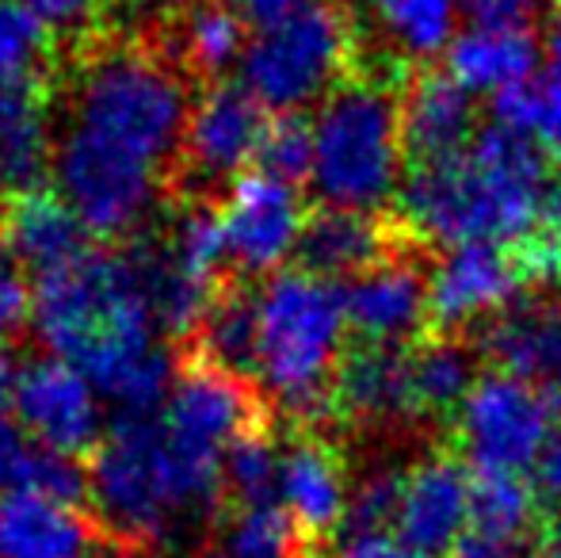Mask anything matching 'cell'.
Returning a JSON list of instances; mask_svg holds the SVG:
<instances>
[{
	"label": "cell",
	"mask_w": 561,
	"mask_h": 558,
	"mask_svg": "<svg viewBox=\"0 0 561 558\" xmlns=\"http://www.w3.org/2000/svg\"><path fill=\"white\" fill-rule=\"evenodd\" d=\"M478 138V100L455 77L421 73L401 96V141L409 161H439L462 153Z\"/></svg>",
	"instance_id": "cell-22"
},
{
	"label": "cell",
	"mask_w": 561,
	"mask_h": 558,
	"mask_svg": "<svg viewBox=\"0 0 561 558\" xmlns=\"http://www.w3.org/2000/svg\"><path fill=\"white\" fill-rule=\"evenodd\" d=\"M561 424V395L508 372L478 375L466 402L455 410V436L473 475L527 478Z\"/></svg>",
	"instance_id": "cell-9"
},
{
	"label": "cell",
	"mask_w": 561,
	"mask_h": 558,
	"mask_svg": "<svg viewBox=\"0 0 561 558\" xmlns=\"http://www.w3.org/2000/svg\"><path fill=\"white\" fill-rule=\"evenodd\" d=\"M336 558H432V555L401 544L393 532H375V536H340Z\"/></svg>",
	"instance_id": "cell-41"
},
{
	"label": "cell",
	"mask_w": 561,
	"mask_h": 558,
	"mask_svg": "<svg viewBox=\"0 0 561 558\" xmlns=\"http://www.w3.org/2000/svg\"><path fill=\"white\" fill-rule=\"evenodd\" d=\"M50 69L54 35L20 0H0V81L50 77Z\"/></svg>",
	"instance_id": "cell-33"
},
{
	"label": "cell",
	"mask_w": 561,
	"mask_h": 558,
	"mask_svg": "<svg viewBox=\"0 0 561 558\" xmlns=\"http://www.w3.org/2000/svg\"><path fill=\"white\" fill-rule=\"evenodd\" d=\"M478 383V360L462 341H428L413 349V395L421 418L455 413Z\"/></svg>",
	"instance_id": "cell-28"
},
{
	"label": "cell",
	"mask_w": 561,
	"mask_h": 558,
	"mask_svg": "<svg viewBox=\"0 0 561 558\" xmlns=\"http://www.w3.org/2000/svg\"><path fill=\"white\" fill-rule=\"evenodd\" d=\"M401 478L405 475H398V470H370L359 486H352L340 536H375V532H393V516H398V498H401Z\"/></svg>",
	"instance_id": "cell-36"
},
{
	"label": "cell",
	"mask_w": 561,
	"mask_h": 558,
	"mask_svg": "<svg viewBox=\"0 0 561 558\" xmlns=\"http://www.w3.org/2000/svg\"><path fill=\"white\" fill-rule=\"evenodd\" d=\"M489 104H493V127L535 141L542 153L561 157V8L542 43L539 69L527 81L496 92Z\"/></svg>",
	"instance_id": "cell-25"
},
{
	"label": "cell",
	"mask_w": 561,
	"mask_h": 558,
	"mask_svg": "<svg viewBox=\"0 0 561 558\" xmlns=\"http://www.w3.org/2000/svg\"><path fill=\"white\" fill-rule=\"evenodd\" d=\"M50 164V77L0 81V192L46 187Z\"/></svg>",
	"instance_id": "cell-21"
},
{
	"label": "cell",
	"mask_w": 561,
	"mask_h": 558,
	"mask_svg": "<svg viewBox=\"0 0 561 558\" xmlns=\"http://www.w3.org/2000/svg\"><path fill=\"white\" fill-rule=\"evenodd\" d=\"M531 490L539 498V505H547L550 513H561V424L550 432L547 447L539 452L531 467Z\"/></svg>",
	"instance_id": "cell-40"
},
{
	"label": "cell",
	"mask_w": 561,
	"mask_h": 558,
	"mask_svg": "<svg viewBox=\"0 0 561 558\" xmlns=\"http://www.w3.org/2000/svg\"><path fill=\"white\" fill-rule=\"evenodd\" d=\"M547 0H462L473 23H524Z\"/></svg>",
	"instance_id": "cell-43"
},
{
	"label": "cell",
	"mask_w": 561,
	"mask_h": 558,
	"mask_svg": "<svg viewBox=\"0 0 561 558\" xmlns=\"http://www.w3.org/2000/svg\"><path fill=\"white\" fill-rule=\"evenodd\" d=\"M12 493H35V498L58 501V505H69V509L92 505L89 459H73V455L50 452V447L31 440Z\"/></svg>",
	"instance_id": "cell-34"
},
{
	"label": "cell",
	"mask_w": 561,
	"mask_h": 558,
	"mask_svg": "<svg viewBox=\"0 0 561 558\" xmlns=\"http://www.w3.org/2000/svg\"><path fill=\"white\" fill-rule=\"evenodd\" d=\"M352 23L336 0H302L295 12L249 35L241 84L272 115L325 100L352 66Z\"/></svg>",
	"instance_id": "cell-8"
},
{
	"label": "cell",
	"mask_w": 561,
	"mask_h": 558,
	"mask_svg": "<svg viewBox=\"0 0 561 558\" xmlns=\"http://www.w3.org/2000/svg\"><path fill=\"white\" fill-rule=\"evenodd\" d=\"M347 333L359 344H398L413 341L428 314V276L405 257H386L375 269L359 272L344 287Z\"/></svg>",
	"instance_id": "cell-15"
},
{
	"label": "cell",
	"mask_w": 561,
	"mask_h": 558,
	"mask_svg": "<svg viewBox=\"0 0 561 558\" xmlns=\"http://www.w3.org/2000/svg\"><path fill=\"white\" fill-rule=\"evenodd\" d=\"M107 532L84 509L0 493V558H96Z\"/></svg>",
	"instance_id": "cell-20"
},
{
	"label": "cell",
	"mask_w": 561,
	"mask_h": 558,
	"mask_svg": "<svg viewBox=\"0 0 561 558\" xmlns=\"http://www.w3.org/2000/svg\"><path fill=\"white\" fill-rule=\"evenodd\" d=\"M256 172L290 187L306 184L313 172V119L302 112L272 115L256 149Z\"/></svg>",
	"instance_id": "cell-35"
},
{
	"label": "cell",
	"mask_w": 561,
	"mask_h": 558,
	"mask_svg": "<svg viewBox=\"0 0 561 558\" xmlns=\"http://www.w3.org/2000/svg\"><path fill=\"white\" fill-rule=\"evenodd\" d=\"M447 77L489 100L527 81L542 61V43L527 23H470L447 46Z\"/></svg>",
	"instance_id": "cell-23"
},
{
	"label": "cell",
	"mask_w": 561,
	"mask_h": 558,
	"mask_svg": "<svg viewBox=\"0 0 561 558\" xmlns=\"http://www.w3.org/2000/svg\"><path fill=\"white\" fill-rule=\"evenodd\" d=\"M192 104L180 61L149 46H112L89 58L69 107L58 161L118 180L164 184L180 161Z\"/></svg>",
	"instance_id": "cell-3"
},
{
	"label": "cell",
	"mask_w": 561,
	"mask_h": 558,
	"mask_svg": "<svg viewBox=\"0 0 561 558\" xmlns=\"http://www.w3.org/2000/svg\"><path fill=\"white\" fill-rule=\"evenodd\" d=\"M401 161V100L386 81L344 77L313 115V192L325 207L375 215L398 195Z\"/></svg>",
	"instance_id": "cell-5"
},
{
	"label": "cell",
	"mask_w": 561,
	"mask_h": 558,
	"mask_svg": "<svg viewBox=\"0 0 561 558\" xmlns=\"http://www.w3.org/2000/svg\"><path fill=\"white\" fill-rule=\"evenodd\" d=\"M54 38H84L92 23L104 15L107 0H20Z\"/></svg>",
	"instance_id": "cell-37"
},
{
	"label": "cell",
	"mask_w": 561,
	"mask_h": 558,
	"mask_svg": "<svg viewBox=\"0 0 561 558\" xmlns=\"http://www.w3.org/2000/svg\"><path fill=\"white\" fill-rule=\"evenodd\" d=\"M31 447V436L12 421H0V493L15 490V478H20L23 455Z\"/></svg>",
	"instance_id": "cell-42"
},
{
	"label": "cell",
	"mask_w": 561,
	"mask_h": 558,
	"mask_svg": "<svg viewBox=\"0 0 561 558\" xmlns=\"http://www.w3.org/2000/svg\"><path fill=\"white\" fill-rule=\"evenodd\" d=\"M0 241L35 280L66 269L96 246L77 210L50 187L0 195Z\"/></svg>",
	"instance_id": "cell-16"
},
{
	"label": "cell",
	"mask_w": 561,
	"mask_h": 558,
	"mask_svg": "<svg viewBox=\"0 0 561 558\" xmlns=\"http://www.w3.org/2000/svg\"><path fill=\"white\" fill-rule=\"evenodd\" d=\"M249 35L244 20L222 0H187L180 15V66L218 84L229 66H241Z\"/></svg>",
	"instance_id": "cell-27"
},
{
	"label": "cell",
	"mask_w": 561,
	"mask_h": 558,
	"mask_svg": "<svg viewBox=\"0 0 561 558\" xmlns=\"http://www.w3.org/2000/svg\"><path fill=\"white\" fill-rule=\"evenodd\" d=\"M267 119L272 112L241 81H218L203 92L199 104L192 107L176 161L195 195H207L210 187L222 184L229 187L244 172V164L256 161Z\"/></svg>",
	"instance_id": "cell-11"
},
{
	"label": "cell",
	"mask_w": 561,
	"mask_h": 558,
	"mask_svg": "<svg viewBox=\"0 0 561 558\" xmlns=\"http://www.w3.org/2000/svg\"><path fill=\"white\" fill-rule=\"evenodd\" d=\"M31 329L46 352L73 364L115 418L161 413L180 360L169 352L126 249L92 246L31 291Z\"/></svg>",
	"instance_id": "cell-1"
},
{
	"label": "cell",
	"mask_w": 561,
	"mask_h": 558,
	"mask_svg": "<svg viewBox=\"0 0 561 558\" xmlns=\"http://www.w3.org/2000/svg\"><path fill=\"white\" fill-rule=\"evenodd\" d=\"M226 558H298L302 536L283 513L279 501L272 505H233L226 516L222 536Z\"/></svg>",
	"instance_id": "cell-32"
},
{
	"label": "cell",
	"mask_w": 561,
	"mask_h": 558,
	"mask_svg": "<svg viewBox=\"0 0 561 558\" xmlns=\"http://www.w3.org/2000/svg\"><path fill=\"white\" fill-rule=\"evenodd\" d=\"M390 230L367 210L318 207L298 241V269L321 280H355L390 257Z\"/></svg>",
	"instance_id": "cell-24"
},
{
	"label": "cell",
	"mask_w": 561,
	"mask_h": 558,
	"mask_svg": "<svg viewBox=\"0 0 561 558\" xmlns=\"http://www.w3.org/2000/svg\"><path fill=\"white\" fill-rule=\"evenodd\" d=\"M92 509L107 536L130 547H149L169 536L184 516H195L180 482L176 459L153 418H112L104 440L89 455Z\"/></svg>",
	"instance_id": "cell-6"
},
{
	"label": "cell",
	"mask_w": 561,
	"mask_h": 558,
	"mask_svg": "<svg viewBox=\"0 0 561 558\" xmlns=\"http://www.w3.org/2000/svg\"><path fill=\"white\" fill-rule=\"evenodd\" d=\"M473 475L455 455H428L401 478L393 536L416 551L439 558L450 555L470 528Z\"/></svg>",
	"instance_id": "cell-14"
},
{
	"label": "cell",
	"mask_w": 561,
	"mask_h": 558,
	"mask_svg": "<svg viewBox=\"0 0 561 558\" xmlns=\"http://www.w3.org/2000/svg\"><path fill=\"white\" fill-rule=\"evenodd\" d=\"M333 413L363 424H405L421 418L413 395V349L355 344L336 367Z\"/></svg>",
	"instance_id": "cell-17"
},
{
	"label": "cell",
	"mask_w": 561,
	"mask_h": 558,
	"mask_svg": "<svg viewBox=\"0 0 561 558\" xmlns=\"http://www.w3.org/2000/svg\"><path fill=\"white\" fill-rule=\"evenodd\" d=\"M535 558H561V513H550L547 524L535 532Z\"/></svg>",
	"instance_id": "cell-45"
},
{
	"label": "cell",
	"mask_w": 561,
	"mask_h": 558,
	"mask_svg": "<svg viewBox=\"0 0 561 558\" xmlns=\"http://www.w3.org/2000/svg\"><path fill=\"white\" fill-rule=\"evenodd\" d=\"M347 314L333 280L287 269L256 291V390L295 421L333 413Z\"/></svg>",
	"instance_id": "cell-4"
},
{
	"label": "cell",
	"mask_w": 561,
	"mask_h": 558,
	"mask_svg": "<svg viewBox=\"0 0 561 558\" xmlns=\"http://www.w3.org/2000/svg\"><path fill=\"white\" fill-rule=\"evenodd\" d=\"M15 372H20V367L12 364V356H8V349H4V344H0V421H8V410H12Z\"/></svg>",
	"instance_id": "cell-46"
},
{
	"label": "cell",
	"mask_w": 561,
	"mask_h": 558,
	"mask_svg": "<svg viewBox=\"0 0 561 558\" xmlns=\"http://www.w3.org/2000/svg\"><path fill=\"white\" fill-rule=\"evenodd\" d=\"M31 283L8 246L0 241V341L31 326Z\"/></svg>",
	"instance_id": "cell-38"
},
{
	"label": "cell",
	"mask_w": 561,
	"mask_h": 558,
	"mask_svg": "<svg viewBox=\"0 0 561 558\" xmlns=\"http://www.w3.org/2000/svg\"><path fill=\"white\" fill-rule=\"evenodd\" d=\"M554 157L535 141L485 127L455 157L416 161L401 176L398 210L432 246H524L554 192Z\"/></svg>",
	"instance_id": "cell-2"
},
{
	"label": "cell",
	"mask_w": 561,
	"mask_h": 558,
	"mask_svg": "<svg viewBox=\"0 0 561 558\" xmlns=\"http://www.w3.org/2000/svg\"><path fill=\"white\" fill-rule=\"evenodd\" d=\"M279 463L283 447L272 436V421L249 429L226 452V501L233 505H272L279 501Z\"/></svg>",
	"instance_id": "cell-30"
},
{
	"label": "cell",
	"mask_w": 561,
	"mask_h": 558,
	"mask_svg": "<svg viewBox=\"0 0 561 558\" xmlns=\"http://www.w3.org/2000/svg\"><path fill=\"white\" fill-rule=\"evenodd\" d=\"M386 38L405 58H436L455 43L462 0H370Z\"/></svg>",
	"instance_id": "cell-29"
},
{
	"label": "cell",
	"mask_w": 561,
	"mask_h": 558,
	"mask_svg": "<svg viewBox=\"0 0 561 558\" xmlns=\"http://www.w3.org/2000/svg\"><path fill=\"white\" fill-rule=\"evenodd\" d=\"M12 413L35 444L73 459H89L107 429L96 387L58 356H35L15 372Z\"/></svg>",
	"instance_id": "cell-10"
},
{
	"label": "cell",
	"mask_w": 561,
	"mask_h": 558,
	"mask_svg": "<svg viewBox=\"0 0 561 558\" xmlns=\"http://www.w3.org/2000/svg\"><path fill=\"white\" fill-rule=\"evenodd\" d=\"M447 558H535V536H496V532L466 528Z\"/></svg>",
	"instance_id": "cell-39"
},
{
	"label": "cell",
	"mask_w": 561,
	"mask_h": 558,
	"mask_svg": "<svg viewBox=\"0 0 561 558\" xmlns=\"http://www.w3.org/2000/svg\"><path fill=\"white\" fill-rule=\"evenodd\" d=\"M226 249L241 276H279L287 257L298 253L306 230V207L298 187L279 184L264 172H241L226 187L222 207Z\"/></svg>",
	"instance_id": "cell-12"
},
{
	"label": "cell",
	"mask_w": 561,
	"mask_h": 558,
	"mask_svg": "<svg viewBox=\"0 0 561 558\" xmlns=\"http://www.w3.org/2000/svg\"><path fill=\"white\" fill-rule=\"evenodd\" d=\"M256 424H267L264 395L252 383L187 352L161 406V429L176 459L192 513L226 501V452Z\"/></svg>",
	"instance_id": "cell-7"
},
{
	"label": "cell",
	"mask_w": 561,
	"mask_h": 558,
	"mask_svg": "<svg viewBox=\"0 0 561 558\" xmlns=\"http://www.w3.org/2000/svg\"><path fill=\"white\" fill-rule=\"evenodd\" d=\"M192 344V356L256 387V291L226 280Z\"/></svg>",
	"instance_id": "cell-26"
},
{
	"label": "cell",
	"mask_w": 561,
	"mask_h": 558,
	"mask_svg": "<svg viewBox=\"0 0 561 558\" xmlns=\"http://www.w3.org/2000/svg\"><path fill=\"white\" fill-rule=\"evenodd\" d=\"M535 513H539V498L527 478L473 475L470 528L496 532V536H535Z\"/></svg>",
	"instance_id": "cell-31"
},
{
	"label": "cell",
	"mask_w": 561,
	"mask_h": 558,
	"mask_svg": "<svg viewBox=\"0 0 561 558\" xmlns=\"http://www.w3.org/2000/svg\"><path fill=\"white\" fill-rule=\"evenodd\" d=\"M347 478L333 444L313 432H298L283 447L279 463V505L302 539H329L344 528Z\"/></svg>",
	"instance_id": "cell-18"
},
{
	"label": "cell",
	"mask_w": 561,
	"mask_h": 558,
	"mask_svg": "<svg viewBox=\"0 0 561 558\" xmlns=\"http://www.w3.org/2000/svg\"><path fill=\"white\" fill-rule=\"evenodd\" d=\"M524 264L508 246H458L428 276V314L439 329L470 326L478 318L493 321L524 291Z\"/></svg>",
	"instance_id": "cell-13"
},
{
	"label": "cell",
	"mask_w": 561,
	"mask_h": 558,
	"mask_svg": "<svg viewBox=\"0 0 561 558\" xmlns=\"http://www.w3.org/2000/svg\"><path fill=\"white\" fill-rule=\"evenodd\" d=\"M496 372H508L561 395V295H535L512 303L481 333Z\"/></svg>",
	"instance_id": "cell-19"
},
{
	"label": "cell",
	"mask_w": 561,
	"mask_h": 558,
	"mask_svg": "<svg viewBox=\"0 0 561 558\" xmlns=\"http://www.w3.org/2000/svg\"><path fill=\"white\" fill-rule=\"evenodd\" d=\"M222 4L233 8L249 31H260V27H272V23L283 20L287 12H295L302 0H222Z\"/></svg>",
	"instance_id": "cell-44"
},
{
	"label": "cell",
	"mask_w": 561,
	"mask_h": 558,
	"mask_svg": "<svg viewBox=\"0 0 561 558\" xmlns=\"http://www.w3.org/2000/svg\"><path fill=\"white\" fill-rule=\"evenodd\" d=\"M539 223H550V226H558V234H561V180L554 184V192H550V200H547V210H542V218Z\"/></svg>",
	"instance_id": "cell-47"
}]
</instances>
